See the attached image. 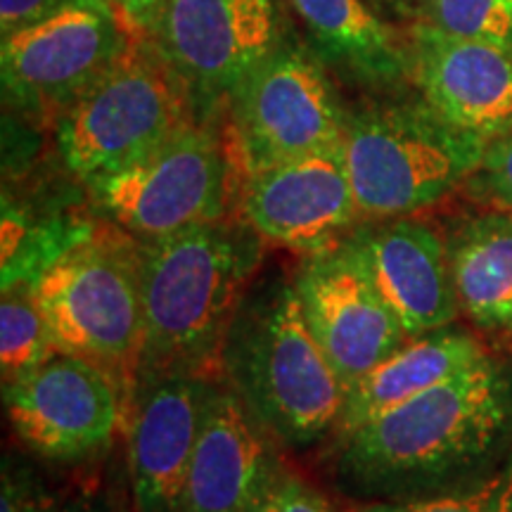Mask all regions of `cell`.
<instances>
[{
    "label": "cell",
    "mask_w": 512,
    "mask_h": 512,
    "mask_svg": "<svg viewBox=\"0 0 512 512\" xmlns=\"http://www.w3.org/2000/svg\"><path fill=\"white\" fill-rule=\"evenodd\" d=\"M486 143L425 100L347 114L342 152L363 219H396L446 200L482 164Z\"/></svg>",
    "instance_id": "obj_5"
},
{
    "label": "cell",
    "mask_w": 512,
    "mask_h": 512,
    "mask_svg": "<svg viewBox=\"0 0 512 512\" xmlns=\"http://www.w3.org/2000/svg\"><path fill=\"white\" fill-rule=\"evenodd\" d=\"M0 512H57L46 486L27 467L5 458L3 486H0Z\"/></svg>",
    "instance_id": "obj_26"
},
{
    "label": "cell",
    "mask_w": 512,
    "mask_h": 512,
    "mask_svg": "<svg viewBox=\"0 0 512 512\" xmlns=\"http://www.w3.org/2000/svg\"><path fill=\"white\" fill-rule=\"evenodd\" d=\"M195 119L150 31L131 22L110 67L57 119L64 164L88 185L117 174Z\"/></svg>",
    "instance_id": "obj_6"
},
{
    "label": "cell",
    "mask_w": 512,
    "mask_h": 512,
    "mask_svg": "<svg viewBox=\"0 0 512 512\" xmlns=\"http://www.w3.org/2000/svg\"><path fill=\"white\" fill-rule=\"evenodd\" d=\"M221 380L280 444L306 448L337 430L347 384L306 323L294 278L252 285L230 323Z\"/></svg>",
    "instance_id": "obj_3"
},
{
    "label": "cell",
    "mask_w": 512,
    "mask_h": 512,
    "mask_svg": "<svg viewBox=\"0 0 512 512\" xmlns=\"http://www.w3.org/2000/svg\"><path fill=\"white\" fill-rule=\"evenodd\" d=\"M358 512H512V451L489 475L413 501L363 503Z\"/></svg>",
    "instance_id": "obj_22"
},
{
    "label": "cell",
    "mask_w": 512,
    "mask_h": 512,
    "mask_svg": "<svg viewBox=\"0 0 512 512\" xmlns=\"http://www.w3.org/2000/svg\"><path fill=\"white\" fill-rule=\"evenodd\" d=\"M332 441V477L363 503L413 501L475 482L512 451V366L489 354Z\"/></svg>",
    "instance_id": "obj_1"
},
{
    "label": "cell",
    "mask_w": 512,
    "mask_h": 512,
    "mask_svg": "<svg viewBox=\"0 0 512 512\" xmlns=\"http://www.w3.org/2000/svg\"><path fill=\"white\" fill-rule=\"evenodd\" d=\"M271 441L226 382H211L183 512H252L280 465Z\"/></svg>",
    "instance_id": "obj_17"
},
{
    "label": "cell",
    "mask_w": 512,
    "mask_h": 512,
    "mask_svg": "<svg viewBox=\"0 0 512 512\" xmlns=\"http://www.w3.org/2000/svg\"><path fill=\"white\" fill-rule=\"evenodd\" d=\"M261 242L247 221L228 219L138 238L145 325L138 380L171 373L219 380L223 344L252 287Z\"/></svg>",
    "instance_id": "obj_2"
},
{
    "label": "cell",
    "mask_w": 512,
    "mask_h": 512,
    "mask_svg": "<svg viewBox=\"0 0 512 512\" xmlns=\"http://www.w3.org/2000/svg\"><path fill=\"white\" fill-rule=\"evenodd\" d=\"M112 5H117V10L126 19H131L133 24L147 29L152 24V19L164 5V0H110Z\"/></svg>",
    "instance_id": "obj_28"
},
{
    "label": "cell",
    "mask_w": 512,
    "mask_h": 512,
    "mask_svg": "<svg viewBox=\"0 0 512 512\" xmlns=\"http://www.w3.org/2000/svg\"><path fill=\"white\" fill-rule=\"evenodd\" d=\"M131 19L110 0H72L48 19L5 36L3 91L17 110L57 119L124 48Z\"/></svg>",
    "instance_id": "obj_9"
},
{
    "label": "cell",
    "mask_w": 512,
    "mask_h": 512,
    "mask_svg": "<svg viewBox=\"0 0 512 512\" xmlns=\"http://www.w3.org/2000/svg\"><path fill=\"white\" fill-rule=\"evenodd\" d=\"M422 100L484 143L512 128V53L422 22L408 43Z\"/></svg>",
    "instance_id": "obj_16"
},
{
    "label": "cell",
    "mask_w": 512,
    "mask_h": 512,
    "mask_svg": "<svg viewBox=\"0 0 512 512\" xmlns=\"http://www.w3.org/2000/svg\"><path fill=\"white\" fill-rule=\"evenodd\" d=\"M211 382L185 373L138 380L126 432L136 512H183Z\"/></svg>",
    "instance_id": "obj_14"
},
{
    "label": "cell",
    "mask_w": 512,
    "mask_h": 512,
    "mask_svg": "<svg viewBox=\"0 0 512 512\" xmlns=\"http://www.w3.org/2000/svg\"><path fill=\"white\" fill-rule=\"evenodd\" d=\"M292 5L328 60L370 81L387 83L408 74V46L363 0H292Z\"/></svg>",
    "instance_id": "obj_20"
},
{
    "label": "cell",
    "mask_w": 512,
    "mask_h": 512,
    "mask_svg": "<svg viewBox=\"0 0 512 512\" xmlns=\"http://www.w3.org/2000/svg\"><path fill=\"white\" fill-rule=\"evenodd\" d=\"M489 351L472 330L456 323L411 337L394 354L363 373L347 387L342 418L335 434H344L377 415L392 411L427 389L477 366Z\"/></svg>",
    "instance_id": "obj_18"
},
{
    "label": "cell",
    "mask_w": 512,
    "mask_h": 512,
    "mask_svg": "<svg viewBox=\"0 0 512 512\" xmlns=\"http://www.w3.org/2000/svg\"><path fill=\"white\" fill-rule=\"evenodd\" d=\"M57 512H112V508L107 501H76Z\"/></svg>",
    "instance_id": "obj_29"
},
{
    "label": "cell",
    "mask_w": 512,
    "mask_h": 512,
    "mask_svg": "<svg viewBox=\"0 0 512 512\" xmlns=\"http://www.w3.org/2000/svg\"><path fill=\"white\" fill-rule=\"evenodd\" d=\"M36 280L5 278L0 304V366L3 384L24 370L62 354L36 299Z\"/></svg>",
    "instance_id": "obj_21"
},
{
    "label": "cell",
    "mask_w": 512,
    "mask_h": 512,
    "mask_svg": "<svg viewBox=\"0 0 512 512\" xmlns=\"http://www.w3.org/2000/svg\"><path fill=\"white\" fill-rule=\"evenodd\" d=\"M240 211L261 240L306 256L342 245L363 221L342 145L249 174Z\"/></svg>",
    "instance_id": "obj_12"
},
{
    "label": "cell",
    "mask_w": 512,
    "mask_h": 512,
    "mask_svg": "<svg viewBox=\"0 0 512 512\" xmlns=\"http://www.w3.org/2000/svg\"><path fill=\"white\" fill-rule=\"evenodd\" d=\"M252 512H344L330 498H325L316 486L304 482L297 472L280 463L273 470L261 496L256 498Z\"/></svg>",
    "instance_id": "obj_25"
},
{
    "label": "cell",
    "mask_w": 512,
    "mask_h": 512,
    "mask_svg": "<svg viewBox=\"0 0 512 512\" xmlns=\"http://www.w3.org/2000/svg\"><path fill=\"white\" fill-rule=\"evenodd\" d=\"M233 185V164L221 138L192 119L138 162L88 188L107 219L126 233L162 238L226 221Z\"/></svg>",
    "instance_id": "obj_7"
},
{
    "label": "cell",
    "mask_w": 512,
    "mask_h": 512,
    "mask_svg": "<svg viewBox=\"0 0 512 512\" xmlns=\"http://www.w3.org/2000/svg\"><path fill=\"white\" fill-rule=\"evenodd\" d=\"M273 0H164L147 27L188 93L195 119L230 100L235 88L280 46Z\"/></svg>",
    "instance_id": "obj_10"
},
{
    "label": "cell",
    "mask_w": 512,
    "mask_h": 512,
    "mask_svg": "<svg viewBox=\"0 0 512 512\" xmlns=\"http://www.w3.org/2000/svg\"><path fill=\"white\" fill-rule=\"evenodd\" d=\"M228 110L245 176L342 145L347 124L323 67L283 43L235 88Z\"/></svg>",
    "instance_id": "obj_8"
},
{
    "label": "cell",
    "mask_w": 512,
    "mask_h": 512,
    "mask_svg": "<svg viewBox=\"0 0 512 512\" xmlns=\"http://www.w3.org/2000/svg\"><path fill=\"white\" fill-rule=\"evenodd\" d=\"M126 392L110 370L74 354H55L5 382V406L17 437L60 463L93 458L112 444Z\"/></svg>",
    "instance_id": "obj_11"
},
{
    "label": "cell",
    "mask_w": 512,
    "mask_h": 512,
    "mask_svg": "<svg viewBox=\"0 0 512 512\" xmlns=\"http://www.w3.org/2000/svg\"><path fill=\"white\" fill-rule=\"evenodd\" d=\"M34 287L57 349L110 370L131 403L145 337L136 235L112 221L91 226Z\"/></svg>",
    "instance_id": "obj_4"
},
{
    "label": "cell",
    "mask_w": 512,
    "mask_h": 512,
    "mask_svg": "<svg viewBox=\"0 0 512 512\" xmlns=\"http://www.w3.org/2000/svg\"><path fill=\"white\" fill-rule=\"evenodd\" d=\"M427 24L512 53V0H427Z\"/></svg>",
    "instance_id": "obj_23"
},
{
    "label": "cell",
    "mask_w": 512,
    "mask_h": 512,
    "mask_svg": "<svg viewBox=\"0 0 512 512\" xmlns=\"http://www.w3.org/2000/svg\"><path fill=\"white\" fill-rule=\"evenodd\" d=\"M460 316L489 335L512 337V216L489 209L446 235Z\"/></svg>",
    "instance_id": "obj_19"
},
{
    "label": "cell",
    "mask_w": 512,
    "mask_h": 512,
    "mask_svg": "<svg viewBox=\"0 0 512 512\" xmlns=\"http://www.w3.org/2000/svg\"><path fill=\"white\" fill-rule=\"evenodd\" d=\"M72 0H0V34L12 36L34 27Z\"/></svg>",
    "instance_id": "obj_27"
},
{
    "label": "cell",
    "mask_w": 512,
    "mask_h": 512,
    "mask_svg": "<svg viewBox=\"0 0 512 512\" xmlns=\"http://www.w3.org/2000/svg\"><path fill=\"white\" fill-rule=\"evenodd\" d=\"M294 285L313 337L347 387L411 339L344 245L306 256Z\"/></svg>",
    "instance_id": "obj_13"
},
{
    "label": "cell",
    "mask_w": 512,
    "mask_h": 512,
    "mask_svg": "<svg viewBox=\"0 0 512 512\" xmlns=\"http://www.w3.org/2000/svg\"><path fill=\"white\" fill-rule=\"evenodd\" d=\"M368 275L408 337L456 323L460 316L446 238L430 223L396 216L363 219L342 242Z\"/></svg>",
    "instance_id": "obj_15"
},
{
    "label": "cell",
    "mask_w": 512,
    "mask_h": 512,
    "mask_svg": "<svg viewBox=\"0 0 512 512\" xmlns=\"http://www.w3.org/2000/svg\"><path fill=\"white\" fill-rule=\"evenodd\" d=\"M467 183L489 209L512 216V128L486 143L482 164Z\"/></svg>",
    "instance_id": "obj_24"
}]
</instances>
